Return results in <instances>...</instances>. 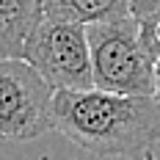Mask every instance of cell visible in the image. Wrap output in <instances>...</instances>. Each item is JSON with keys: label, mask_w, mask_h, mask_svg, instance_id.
<instances>
[{"label": "cell", "mask_w": 160, "mask_h": 160, "mask_svg": "<svg viewBox=\"0 0 160 160\" xmlns=\"http://www.w3.org/2000/svg\"><path fill=\"white\" fill-rule=\"evenodd\" d=\"M22 61L31 64L52 91L94 88L86 25L66 19H39L25 42Z\"/></svg>", "instance_id": "obj_3"}, {"label": "cell", "mask_w": 160, "mask_h": 160, "mask_svg": "<svg viewBox=\"0 0 160 160\" xmlns=\"http://www.w3.org/2000/svg\"><path fill=\"white\" fill-rule=\"evenodd\" d=\"M39 19L36 0H0V58H22L25 42Z\"/></svg>", "instance_id": "obj_6"}, {"label": "cell", "mask_w": 160, "mask_h": 160, "mask_svg": "<svg viewBox=\"0 0 160 160\" xmlns=\"http://www.w3.org/2000/svg\"><path fill=\"white\" fill-rule=\"evenodd\" d=\"M52 130V88L22 58H0V135L33 141Z\"/></svg>", "instance_id": "obj_4"}, {"label": "cell", "mask_w": 160, "mask_h": 160, "mask_svg": "<svg viewBox=\"0 0 160 160\" xmlns=\"http://www.w3.org/2000/svg\"><path fill=\"white\" fill-rule=\"evenodd\" d=\"M94 88L124 97H155V50L132 14L86 28Z\"/></svg>", "instance_id": "obj_2"}, {"label": "cell", "mask_w": 160, "mask_h": 160, "mask_svg": "<svg viewBox=\"0 0 160 160\" xmlns=\"http://www.w3.org/2000/svg\"><path fill=\"white\" fill-rule=\"evenodd\" d=\"M52 130L97 158H135L160 144V99L52 91Z\"/></svg>", "instance_id": "obj_1"}, {"label": "cell", "mask_w": 160, "mask_h": 160, "mask_svg": "<svg viewBox=\"0 0 160 160\" xmlns=\"http://www.w3.org/2000/svg\"><path fill=\"white\" fill-rule=\"evenodd\" d=\"M36 3L42 19H66L86 28L130 14V0H36Z\"/></svg>", "instance_id": "obj_5"}]
</instances>
